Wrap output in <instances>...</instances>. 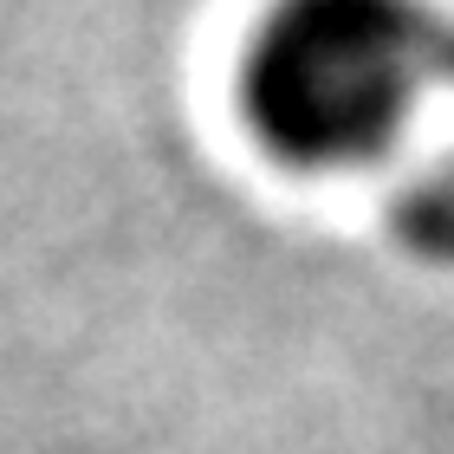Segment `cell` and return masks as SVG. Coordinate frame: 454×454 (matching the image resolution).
I'll return each mask as SVG.
<instances>
[{"label":"cell","mask_w":454,"mask_h":454,"mask_svg":"<svg viewBox=\"0 0 454 454\" xmlns=\"http://www.w3.org/2000/svg\"><path fill=\"white\" fill-rule=\"evenodd\" d=\"M454 39L416 0H279L240 66L260 143L299 169H350L396 143Z\"/></svg>","instance_id":"cell-1"}]
</instances>
